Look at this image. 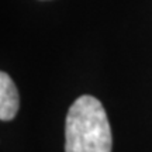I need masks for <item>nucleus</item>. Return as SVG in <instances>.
Listing matches in <instances>:
<instances>
[{"label": "nucleus", "mask_w": 152, "mask_h": 152, "mask_svg": "<svg viewBox=\"0 0 152 152\" xmlns=\"http://www.w3.org/2000/svg\"><path fill=\"white\" fill-rule=\"evenodd\" d=\"M111 130L103 104L85 94L69 107L65 121V152H111Z\"/></svg>", "instance_id": "obj_1"}, {"label": "nucleus", "mask_w": 152, "mask_h": 152, "mask_svg": "<svg viewBox=\"0 0 152 152\" xmlns=\"http://www.w3.org/2000/svg\"><path fill=\"white\" fill-rule=\"evenodd\" d=\"M18 111V92L6 72L0 73V120L10 121Z\"/></svg>", "instance_id": "obj_2"}]
</instances>
